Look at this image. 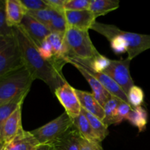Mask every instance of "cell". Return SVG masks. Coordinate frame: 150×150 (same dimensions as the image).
Here are the masks:
<instances>
[{
  "instance_id": "23",
  "label": "cell",
  "mask_w": 150,
  "mask_h": 150,
  "mask_svg": "<svg viewBox=\"0 0 150 150\" xmlns=\"http://www.w3.org/2000/svg\"><path fill=\"white\" fill-rule=\"evenodd\" d=\"M64 13H59L58 12L54 16L49 24L48 25V28L51 32L65 34L68 25H67Z\"/></svg>"
},
{
  "instance_id": "7",
  "label": "cell",
  "mask_w": 150,
  "mask_h": 150,
  "mask_svg": "<svg viewBox=\"0 0 150 150\" xmlns=\"http://www.w3.org/2000/svg\"><path fill=\"white\" fill-rule=\"evenodd\" d=\"M130 60L127 58L120 60L111 59L108 67L103 71L120 86L126 95L135 85L130 75Z\"/></svg>"
},
{
  "instance_id": "4",
  "label": "cell",
  "mask_w": 150,
  "mask_h": 150,
  "mask_svg": "<svg viewBox=\"0 0 150 150\" xmlns=\"http://www.w3.org/2000/svg\"><path fill=\"white\" fill-rule=\"evenodd\" d=\"M24 67L15 35L0 37V78Z\"/></svg>"
},
{
  "instance_id": "1",
  "label": "cell",
  "mask_w": 150,
  "mask_h": 150,
  "mask_svg": "<svg viewBox=\"0 0 150 150\" xmlns=\"http://www.w3.org/2000/svg\"><path fill=\"white\" fill-rule=\"evenodd\" d=\"M23 64L34 80L40 79L48 85L52 92L67 81L62 74L64 66L55 61H49L41 56L38 46L20 26L13 28Z\"/></svg>"
},
{
  "instance_id": "33",
  "label": "cell",
  "mask_w": 150,
  "mask_h": 150,
  "mask_svg": "<svg viewBox=\"0 0 150 150\" xmlns=\"http://www.w3.org/2000/svg\"><path fill=\"white\" fill-rule=\"evenodd\" d=\"M4 144H4V142H1V143L0 144V150H1V149H2V148L4 147Z\"/></svg>"
},
{
  "instance_id": "22",
  "label": "cell",
  "mask_w": 150,
  "mask_h": 150,
  "mask_svg": "<svg viewBox=\"0 0 150 150\" xmlns=\"http://www.w3.org/2000/svg\"><path fill=\"white\" fill-rule=\"evenodd\" d=\"M122 100L115 96H111V98L106 102V103L104 105L103 109L105 113V117H104L103 122L107 126H109L111 125H115V119L117 115V111L118 106L120 105V103L122 102Z\"/></svg>"
},
{
  "instance_id": "18",
  "label": "cell",
  "mask_w": 150,
  "mask_h": 150,
  "mask_svg": "<svg viewBox=\"0 0 150 150\" xmlns=\"http://www.w3.org/2000/svg\"><path fill=\"white\" fill-rule=\"evenodd\" d=\"M28 93L23 94V95L13 99V100L0 105V138L1 139V131H2V127L4 122L19 107L23 105V101H24L25 98ZM1 140H2V139H1Z\"/></svg>"
},
{
  "instance_id": "29",
  "label": "cell",
  "mask_w": 150,
  "mask_h": 150,
  "mask_svg": "<svg viewBox=\"0 0 150 150\" xmlns=\"http://www.w3.org/2000/svg\"><path fill=\"white\" fill-rule=\"evenodd\" d=\"M22 4L28 11H36L48 8V6L45 4L44 0H21Z\"/></svg>"
},
{
  "instance_id": "6",
  "label": "cell",
  "mask_w": 150,
  "mask_h": 150,
  "mask_svg": "<svg viewBox=\"0 0 150 150\" xmlns=\"http://www.w3.org/2000/svg\"><path fill=\"white\" fill-rule=\"evenodd\" d=\"M106 26L111 32L120 35L127 45V59L131 61L142 52L150 48V35H142L134 32H125L113 24Z\"/></svg>"
},
{
  "instance_id": "2",
  "label": "cell",
  "mask_w": 150,
  "mask_h": 150,
  "mask_svg": "<svg viewBox=\"0 0 150 150\" xmlns=\"http://www.w3.org/2000/svg\"><path fill=\"white\" fill-rule=\"evenodd\" d=\"M34 81L25 66L0 78V105L28 93Z\"/></svg>"
},
{
  "instance_id": "16",
  "label": "cell",
  "mask_w": 150,
  "mask_h": 150,
  "mask_svg": "<svg viewBox=\"0 0 150 150\" xmlns=\"http://www.w3.org/2000/svg\"><path fill=\"white\" fill-rule=\"evenodd\" d=\"M40 145L31 131L22 130L11 142L6 144L5 148L7 150H35Z\"/></svg>"
},
{
  "instance_id": "12",
  "label": "cell",
  "mask_w": 150,
  "mask_h": 150,
  "mask_svg": "<svg viewBox=\"0 0 150 150\" xmlns=\"http://www.w3.org/2000/svg\"><path fill=\"white\" fill-rule=\"evenodd\" d=\"M83 141L84 139L73 125L51 144L55 150H81Z\"/></svg>"
},
{
  "instance_id": "20",
  "label": "cell",
  "mask_w": 150,
  "mask_h": 150,
  "mask_svg": "<svg viewBox=\"0 0 150 150\" xmlns=\"http://www.w3.org/2000/svg\"><path fill=\"white\" fill-rule=\"evenodd\" d=\"M81 111L84 114L86 118L88 119L91 126H92V128L93 130L94 133H95L98 139L101 143L108 136V133H109V132H108V127L103 122L102 120H100L99 118L95 117L93 114L89 113L88 111H85L82 108Z\"/></svg>"
},
{
  "instance_id": "31",
  "label": "cell",
  "mask_w": 150,
  "mask_h": 150,
  "mask_svg": "<svg viewBox=\"0 0 150 150\" xmlns=\"http://www.w3.org/2000/svg\"><path fill=\"white\" fill-rule=\"evenodd\" d=\"M81 150H104L103 149L101 143L97 142H89L88 141H83Z\"/></svg>"
},
{
  "instance_id": "8",
  "label": "cell",
  "mask_w": 150,
  "mask_h": 150,
  "mask_svg": "<svg viewBox=\"0 0 150 150\" xmlns=\"http://www.w3.org/2000/svg\"><path fill=\"white\" fill-rule=\"evenodd\" d=\"M60 103L64 107L67 115L74 120L81 113V105L76 93V89L70 84L64 83L54 92Z\"/></svg>"
},
{
  "instance_id": "24",
  "label": "cell",
  "mask_w": 150,
  "mask_h": 150,
  "mask_svg": "<svg viewBox=\"0 0 150 150\" xmlns=\"http://www.w3.org/2000/svg\"><path fill=\"white\" fill-rule=\"evenodd\" d=\"M57 13H58L57 11L53 10L52 8L48 7V8L36 10V11H28L26 14L29 15L32 18H34L37 21L40 22L42 24L45 25L48 27V25L49 24V23L52 20L54 16Z\"/></svg>"
},
{
  "instance_id": "17",
  "label": "cell",
  "mask_w": 150,
  "mask_h": 150,
  "mask_svg": "<svg viewBox=\"0 0 150 150\" xmlns=\"http://www.w3.org/2000/svg\"><path fill=\"white\" fill-rule=\"evenodd\" d=\"M73 125L85 140L89 142L100 143L94 133L89 120L82 111L79 117L73 120Z\"/></svg>"
},
{
  "instance_id": "21",
  "label": "cell",
  "mask_w": 150,
  "mask_h": 150,
  "mask_svg": "<svg viewBox=\"0 0 150 150\" xmlns=\"http://www.w3.org/2000/svg\"><path fill=\"white\" fill-rule=\"evenodd\" d=\"M147 112L142 106L135 107L132 108L127 120L130 122L132 125L139 129V132L145 130L147 124Z\"/></svg>"
},
{
  "instance_id": "19",
  "label": "cell",
  "mask_w": 150,
  "mask_h": 150,
  "mask_svg": "<svg viewBox=\"0 0 150 150\" xmlns=\"http://www.w3.org/2000/svg\"><path fill=\"white\" fill-rule=\"evenodd\" d=\"M119 7V0H91L89 10L97 18L98 16H104L117 10Z\"/></svg>"
},
{
  "instance_id": "15",
  "label": "cell",
  "mask_w": 150,
  "mask_h": 150,
  "mask_svg": "<svg viewBox=\"0 0 150 150\" xmlns=\"http://www.w3.org/2000/svg\"><path fill=\"white\" fill-rule=\"evenodd\" d=\"M76 93L79 98L81 108L103 121L105 117L103 107L97 100L93 94L76 89Z\"/></svg>"
},
{
  "instance_id": "10",
  "label": "cell",
  "mask_w": 150,
  "mask_h": 150,
  "mask_svg": "<svg viewBox=\"0 0 150 150\" xmlns=\"http://www.w3.org/2000/svg\"><path fill=\"white\" fill-rule=\"evenodd\" d=\"M66 60H67V63H70L72 65L74 66L80 72L81 74L84 77L86 81L89 83V86L92 90V94L95 96V98L99 102V103L103 107L104 105L106 103L107 101L111 98L112 95L103 87V86L95 77H93L90 73H88L81 64H79V63L73 61V60L70 59L66 58Z\"/></svg>"
},
{
  "instance_id": "26",
  "label": "cell",
  "mask_w": 150,
  "mask_h": 150,
  "mask_svg": "<svg viewBox=\"0 0 150 150\" xmlns=\"http://www.w3.org/2000/svg\"><path fill=\"white\" fill-rule=\"evenodd\" d=\"M14 34L13 28L7 25L5 16V1L0 0V37Z\"/></svg>"
},
{
  "instance_id": "13",
  "label": "cell",
  "mask_w": 150,
  "mask_h": 150,
  "mask_svg": "<svg viewBox=\"0 0 150 150\" xmlns=\"http://www.w3.org/2000/svg\"><path fill=\"white\" fill-rule=\"evenodd\" d=\"M22 106H20L4 122L1 131V139L4 144L11 142L22 130Z\"/></svg>"
},
{
  "instance_id": "11",
  "label": "cell",
  "mask_w": 150,
  "mask_h": 150,
  "mask_svg": "<svg viewBox=\"0 0 150 150\" xmlns=\"http://www.w3.org/2000/svg\"><path fill=\"white\" fill-rule=\"evenodd\" d=\"M64 16L68 26L83 31H89L96 21V18L89 10L80 11L64 10Z\"/></svg>"
},
{
  "instance_id": "3",
  "label": "cell",
  "mask_w": 150,
  "mask_h": 150,
  "mask_svg": "<svg viewBox=\"0 0 150 150\" xmlns=\"http://www.w3.org/2000/svg\"><path fill=\"white\" fill-rule=\"evenodd\" d=\"M64 42L69 58L89 60L100 54L92 43L89 31L68 26L64 34Z\"/></svg>"
},
{
  "instance_id": "34",
  "label": "cell",
  "mask_w": 150,
  "mask_h": 150,
  "mask_svg": "<svg viewBox=\"0 0 150 150\" xmlns=\"http://www.w3.org/2000/svg\"><path fill=\"white\" fill-rule=\"evenodd\" d=\"M1 150H7V149H6V148H5V144H4V147H3V148H2V149H1Z\"/></svg>"
},
{
  "instance_id": "9",
  "label": "cell",
  "mask_w": 150,
  "mask_h": 150,
  "mask_svg": "<svg viewBox=\"0 0 150 150\" xmlns=\"http://www.w3.org/2000/svg\"><path fill=\"white\" fill-rule=\"evenodd\" d=\"M20 26L38 47L40 46L41 44L51 33L45 25L41 23L28 14H26L24 16Z\"/></svg>"
},
{
  "instance_id": "25",
  "label": "cell",
  "mask_w": 150,
  "mask_h": 150,
  "mask_svg": "<svg viewBox=\"0 0 150 150\" xmlns=\"http://www.w3.org/2000/svg\"><path fill=\"white\" fill-rule=\"evenodd\" d=\"M129 103L133 108L142 106L144 100V93L142 89L139 86L133 85L129 90L127 95Z\"/></svg>"
},
{
  "instance_id": "32",
  "label": "cell",
  "mask_w": 150,
  "mask_h": 150,
  "mask_svg": "<svg viewBox=\"0 0 150 150\" xmlns=\"http://www.w3.org/2000/svg\"><path fill=\"white\" fill-rule=\"evenodd\" d=\"M35 150H55L54 146L51 144H40L39 146L36 148Z\"/></svg>"
},
{
  "instance_id": "5",
  "label": "cell",
  "mask_w": 150,
  "mask_h": 150,
  "mask_svg": "<svg viewBox=\"0 0 150 150\" xmlns=\"http://www.w3.org/2000/svg\"><path fill=\"white\" fill-rule=\"evenodd\" d=\"M73 125V120L64 112L42 127L32 130L31 133L40 144H52Z\"/></svg>"
},
{
  "instance_id": "30",
  "label": "cell",
  "mask_w": 150,
  "mask_h": 150,
  "mask_svg": "<svg viewBox=\"0 0 150 150\" xmlns=\"http://www.w3.org/2000/svg\"><path fill=\"white\" fill-rule=\"evenodd\" d=\"M45 4L48 7L52 8L53 10L59 12V13H64V5H65L66 0H44Z\"/></svg>"
},
{
  "instance_id": "14",
  "label": "cell",
  "mask_w": 150,
  "mask_h": 150,
  "mask_svg": "<svg viewBox=\"0 0 150 150\" xmlns=\"http://www.w3.org/2000/svg\"><path fill=\"white\" fill-rule=\"evenodd\" d=\"M26 10L21 0H5V16L7 23L10 27L20 26Z\"/></svg>"
},
{
  "instance_id": "27",
  "label": "cell",
  "mask_w": 150,
  "mask_h": 150,
  "mask_svg": "<svg viewBox=\"0 0 150 150\" xmlns=\"http://www.w3.org/2000/svg\"><path fill=\"white\" fill-rule=\"evenodd\" d=\"M91 0H66L64 10L80 11L89 10Z\"/></svg>"
},
{
  "instance_id": "28",
  "label": "cell",
  "mask_w": 150,
  "mask_h": 150,
  "mask_svg": "<svg viewBox=\"0 0 150 150\" xmlns=\"http://www.w3.org/2000/svg\"><path fill=\"white\" fill-rule=\"evenodd\" d=\"M132 108H133V107L129 103L122 101L118 106V108H117V115H116L115 119V125L120 124L124 120H127Z\"/></svg>"
}]
</instances>
